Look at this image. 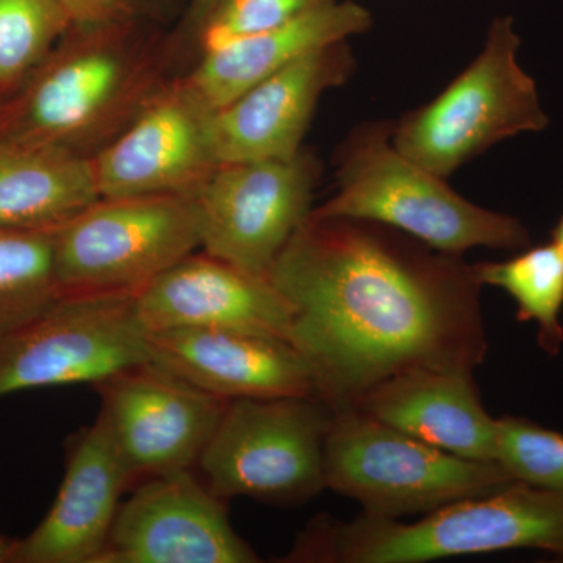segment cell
<instances>
[{"instance_id": "6da1fadb", "label": "cell", "mask_w": 563, "mask_h": 563, "mask_svg": "<svg viewBox=\"0 0 563 563\" xmlns=\"http://www.w3.org/2000/svg\"><path fill=\"white\" fill-rule=\"evenodd\" d=\"M269 279L332 410L395 374L474 372L487 357L474 266L390 225L310 211Z\"/></svg>"}, {"instance_id": "7a4b0ae2", "label": "cell", "mask_w": 563, "mask_h": 563, "mask_svg": "<svg viewBox=\"0 0 563 563\" xmlns=\"http://www.w3.org/2000/svg\"><path fill=\"white\" fill-rule=\"evenodd\" d=\"M174 41L152 38L139 18L73 22L20 90L0 102V143L91 158L157 95Z\"/></svg>"}, {"instance_id": "3957f363", "label": "cell", "mask_w": 563, "mask_h": 563, "mask_svg": "<svg viewBox=\"0 0 563 563\" xmlns=\"http://www.w3.org/2000/svg\"><path fill=\"white\" fill-rule=\"evenodd\" d=\"M543 550L563 558V495L512 483L461 499L413 523L363 512L317 517L282 562L424 563L459 555Z\"/></svg>"}, {"instance_id": "277c9868", "label": "cell", "mask_w": 563, "mask_h": 563, "mask_svg": "<svg viewBox=\"0 0 563 563\" xmlns=\"http://www.w3.org/2000/svg\"><path fill=\"white\" fill-rule=\"evenodd\" d=\"M391 129L385 121L352 129L335 154L336 192L312 213L380 222L448 254L531 246L517 218L466 201L446 179L396 150Z\"/></svg>"}, {"instance_id": "5b68a950", "label": "cell", "mask_w": 563, "mask_h": 563, "mask_svg": "<svg viewBox=\"0 0 563 563\" xmlns=\"http://www.w3.org/2000/svg\"><path fill=\"white\" fill-rule=\"evenodd\" d=\"M325 488L365 514L402 518L515 483L498 462L470 461L407 435L368 413L333 410L324 443Z\"/></svg>"}, {"instance_id": "8992f818", "label": "cell", "mask_w": 563, "mask_h": 563, "mask_svg": "<svg viewBox=\"0 0 563 563\" xmlns=\"http://www.w3.org/2000/svg\"><path fill=\"white\" fill-rule=\"evenodd\" d=\"M512 18H499L484 49L442 95L393 122L396 150L448 179L493 144L547 128L536 81L517 62Z\"/></svg>"}, {"instance_id": "52a82bcc", "label": "cell", "mask_w": 563, "mask_h": 563, "mask_svg": "<svg viewBox=\"0 0 563 563\" xmlns=\"http://www.w3.org/2000/svg\"><path fill=\"white\" fill-rule=\"evenodd\" d=\"M63 295L139 292L201 250L191 195L99 198L54 229Z\"/></svg>"}, {"instance_id": "ba28073f", "label": "cell", "mask_w": 563, "mask_h": 563, "mask_svg": "<svg viewBox=\"0 0 563 563\" xmlns=\"http://www.w3.org/2000/svg\"><path fill=\"white\" fill-rule=\"evenodd\" d=\"M333 410L313 396L233 399L199 459L222 499L298 504L324 490V443Z\"/></svg>"}, {"instance_id": "9c48e42d", "label": "cell", "mask_w": 563, "mask_h": 563, "mask_svg": "<svg viewBox=\"0 0 563 563\" xmlns=\"http://www.w3.org/2000/svg\"><path fill=\"white\" fill-rule=\"evenodd\" d=\"M135 292L65 296L0 339V398L33 388L98 384L151 361Z\"/></svg>"}, {"instance_id": "30bf717a", "label": "cell", "mask_w": 563, "mask_h": 563, "mask_svg": "<svg viewBox=\"0 0 563 563\" xmlns=\"http://www.w3.org/2000/svg\"><path fill=\"white\" fill-rule=\"evenodd\" d=\"M321 177L317 155L288 161L221 163L192 192L201 250L269 277L274 263L313 210Z\"/></svg>"}, {"instance_id": "8fae6325", "label": "cell", "mask_w": 563, "mask_h": 563, "mask_svg": "<svg viewBox=\"0 0 563 563\" xmlns=\"http://www.w3.org/2000/svg\"><path fill=\"white\" fill-rule=\"evenodd\" d=\"M95 388L131 484L198 466L229 402L152 361L111 374Z\"/></svg>"}, {"instance_id": "7c38bea8", "label": "cell", "mask_w": 563, "mask_h": 563, "mask_svg": "<svg viewBox=\"0 0 563 563\" xmlns=\"http://www.w3.org/2000/svg\"><path fill=\"white\" fill-rule=\"evenodd\" d=\"M225 499L191 470L141 481L120 504L98 563H255Z\"/></svg>"}, {"instance_id": "4fadbf2b", "label": "cell", "mask_w": 563, "mask_h": 563, "mask_svg": "<svg viewBox=\"0 0 563 563\" xmlns=\"http://www.w3.org/2000/svg\"><path fill=\"white\" fill-rule=\"evenodd\" d=\"M209 121L181 77H172L91 158L99 198L192 195L220 165Z\"/></svg>"}, {"instance_id": "5bb4252c", "label": "cell", "mask_w": 563, "mask_h": 563, "mask_svg": "<svg viewBox=\"0 0 563 563\" xmlns=\"http://www.w3.org/2000/svg\"><path fill=\"white\" fill-rule=\"evenodd\" d=\"M354 69L350 44L340 41L309 52L211 111L210 140L218 163L296 157L321 96L350 80Z\"/></svg>"}, {"instance_id": "9a60e30c", "label": "cell", "mask_w": 563, "mask_h": 563, "mask_svg": "<svg viewBox=\"0 0 563 563\" xmlns=\"http://www.w3.org/2000/svg\"><path fill=\"white\" fill-rule=\"evenodd\" d=\"M147 332L228 329L291 342L292 307L266 276L192 252L135 292Z\"/></svg>"}, {"instance_id": "2e32d148", "label": "cell", "mask_w": 563, "mask_h": 563, "mask_svg": "<svg viewBox=\"0 0 563 563\" xmlns=\"http://www.w3.org/2000/svg\"><path fill=\"white\" fill-rule=\"evenodd\" d=\"M147 342L152 362L225 401L320 398L312 363L288 340L184 328L150 332Z\"/></svg>"}, {"instance_id": "e0dca14e", "label": "cell", "mask_w": 563, "mask_h": 563, "mask_svg": "<svg viewBox=\"0 0 563 563\" xmlns=\"http://www.w3.org/2000/svg\"><path fill=\"white\" fill-rule=\"evenodd\" d=\"M131 485L101 415L68 444L65 476L43 521L14 540L9 563H98Z\"/></svg>"}, {"instance_id": "ac0fdd59", "label": "cell", "mask_w": 563, "mask_h": 563, "mask_svg": "<svg viewBox=\"0 0 563 563\" xmlns=\"http://www.w3.org/2000/svg\"><path fill=\"white\" fill-rule=\"evenodd\" d=\"M473 373L409 369L377 384L351 407L446 453L496 462L498 421L484 409Z\"/></svg>"}, {"instance_id": "d6986e66", "label": "cell", "mask_w": 563, "mask_h": 563, "mask_svg": "<svg viewBox=\"0 0 563 563\" xmlns=\"http://www.w3.org/2000/svg\"><path fill=\"white\" fill-rule=\"evenodd\" d=\"M369 25L372 16L363 7L332 0L273 31L206 52L181 81L211 113L309 52L347 41Z\"/></svg>"}, {"instance_id": "ffe728a7", "label": "cell", "mask_w": 563, "mask_h": 563, "mask_svg": "<svg viewBox=\"0 0 563 563\" xmlns=\"http://www.w3.org/2000/svg\"><path fill=\"white\" fill-rule=\"evenodd\" d=\"M98 199L90 158L0 143V229H55Z\"/></svg>"}, {"instance_id": "44dd1931", "label": "cell", "mask_w": 563, "mask_h": 563, "mask_svg": "<svg viewBox=\"0 0 563 563\" xmlns=\"http://www.w3.org/2000/svg\"><path fill=\"white\" fill-rule=\"evenodd\" d=\"M473 266L481 285L501 288L517 302L518 321L536 322L540 347L558 355L563 344V252L558 244L526 247L509 261Z\"/></svg>"}, {"instance_id": "7402d4cb", "label": "cell", "mask_w": 563, "mask_h": 563, "mask_svg": "<svg viewBox=\"0 0 563 563\" xmlns=\"http://www.w3.org/2000/svg\"><path fill=\"white\" fill-rule=\"evenodd\" d=\"M63 298L54 229H0V339L36 320Z\"/></svg>"}, {"instance_id": "603a6c76", "label": "cell", "mask_w": 563, "mask_h": 563, "mask_svg": "<svg viewBox=\"0 0 563 563\" xmlns=\"http://www.w3.org/2000/svg\"><path fill=\"white\" fill-rule=\"evenodd\" d=\"M73 22L60 0H0V102L20 90Z\"/></svg>"}, {"instance_id": "cb8c5ba5", "label": "cell", "mask_w": 563, "mask_h": 563, "mask_svg": "<svg viewBox=\"0 0 563 563\" xmlns=\"http://www.w3.org/2000/svg\"><path fill=\"white\" fill-rule=\"evenodd\" d=\"M496 462L515 483L563 495V435L520 417L498 418Z\"/></svg>"}, {"instance_id": "d4e9b609", "label": "cell", "mask_w": 563, "mask_h": 563, "mask_svg": "<svg viewBox=\"0 0 563 563\" xmlns=\"http://www.w3.org/2000/svg\"><path fill=\"white\" fill-rule=\"evenodd\" d=\"M332 0H220L199 31L201 55L287 24Z\"/></svg>"}, {"instance_id": "484cf974", "label": "cell", "mask_w": 563, "mask_h": 563, "mask_svg": "<svg viewBox=\"0 0 563 563\" xmlns=\"http://www.w3.org/2000/svg\"><path fill=\"white\" fill-rule=\"evenodd\" d=\"M143 5L144 0H74V22L136 20Z\"/></svg>"}, {"instance_id": "4316f807", "label": "cell", "mask_w": 563, "mask_h": 563, "mask_svg": "<svg viewBox=\"0 0 563 563\" xmlns=\"http://www.w3.org/2000/svg\"><path fill=\"white\" fill-rule=\"evenodd\" d=\"M220 0H191L188 5L187 13H185V20L181 22V35L192 36L196 40L202 25L209 20L211 11Z\"/></svg>"}, {"instance_id": "83f0119b", "label": "cell", "mask_w": 563, "mask_h": 563, "mask_svg": "<svg viewBox=\"0 0 563 563\" xmlns=\"http://www.w3.org/2000/svg\"><path fill=\"white\" fill-rule=\"evenodd\" d=\"M13 542L14 540H7L5 537L0 536V563H9Z\"/></svg>"}, {"instance_id": "f1b7e54d", "label": "cell", "mask_w": 563, "mask_h": 563, "mask_svg": "<svg viewBox=\"0 0 563 563\" xmlns=\"http://www.w3.org/2000/svg\"><path fill=\"white\" fill-rule=\"evenodd\" d=\"M553 243L558 244L559 250L563 252V214L553 231Z\"/></svg>"}, {"instance_id": "f546056e", "label": "cell", "mask_w": 563, "mask_h": 563, "mask_svg": "<svg viewBox=\"0 0 563 563\" xmlns=\"http://www.w3.org/2000/svg\"><path fill=\"white\" fill-rule=\"evenodd\" d=\"M60 2L66 7V10L69 11L70 18H73L74 21V0H60Z\"/></svg>"}, {"instance_id": "4dcf8cb0", "label": "cell", "mask_w": 563, "mask_h": 563, "mask_svg": "<svg viewBox=\"0 0 563 563\" xmlns=\"http://www.w3.org/2000/svg\"><path fill=\"white\" fill-rule=\"evenodd\" d=\"M147 2H150V0H144V3H147Z\"/></svg>"}]
</instances>
